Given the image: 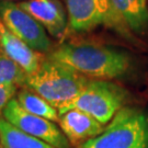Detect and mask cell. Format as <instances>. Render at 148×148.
Instances as JSON below:
<instances>
[{
    "mask_svg": "<svg viewBox=\"0 0 148 148\" xmlns=\"http://www.w3.org/2000/svg\"><path fill=\"white\" fill-rule=\"evenodd\" d=\"M0 18L5 27L32 49L38 53L48 52L51 41L45 27L18 3L9 0L0 1Z\"/></svg>",
    "mask_w": 148,
    "mask_h": 148,
    "instance_id": "obj_6",
    "label": "cell"
},
{
    "mask_svg": "<svg viewBox=\"0 0 148 148\" xmlns=\"http://www.w3.org/2000/svg\"><path fill=\"white\" fill-rule=\"evenodd\" d=\"M0 49L14 60L27 75L36 73L43 62L41 54L32 49L5 25L0 18Z\"/></svg>",
    "mask_w": 148,
    "mask_h": 148,
    "instance_id": "obj_11",
    "label": "cell"
},
{
    "mask_svg": "<svg viewBox=\"0 0 148 148\" xmlns=\"http://www.w3.org/2000/svg\"><path fill=\"white\" fill-rule=\"evenodd\" d=\"M127 98L125 89L108 80H89L85 89L68 104L58 110L59 115L77 109L95 117L102 125L109 124L123 108Z\"/></svg>",
    "mask_w": 148,
    "mask_h": 148,
    "instance_id": "obj_4",
    "label": "cell"
},
{
    "mask_svg": "<svg viewBox=\"0 0 148 148\" xmlns=\"http://www.w3.org/2000/svg\"><path fill=\"white\" fill-rule=\"evenodd\" d=\"M18 5L36 19L51 35L62 36L66 31L67 18L58 0H24Z\"/></svg>",
    "mask_w": 148,
    "mask_h": 148,
    "instance_id": "obj_9",
    "label": "cell"
},
{
    "mask_svg": "<svg viewBox=\"0 0 148 148\" xmlns=\"http://www.w3.org/2000/svg\"><path fill=\"white\" fill-rule=\"evenodd\" d=\"M89 80L71 66L48 56L36 73L27 76L25 87L59 110L74 100Z\"/></svg>",
    "mask_w": 148,
    "mask_h": 148,
    "instance_id": "obj_2",
    "label": "cell"
},
{
    "mask_svg": "<svg viewBox=\"0 0 148 148\" xmlns=\"http://www.w3.org/2000/svg\"><path fill=\"white\" fill-rule=\"evenodd\" d=\"M49 57L71 66L89 79H114L126 74L131 66V58L125 52L89 43L64 44Z\"/></svg>",
    "mask_w": 148,
    "mask_h": 148,
    "instance_id": "obj_1",
    "label": "cell"
},
{
    "mask_svg": "<svg viewBox=\"0 0 148 148\" xmlns=\"http://www.w3.org/2000/svg\"><path fill=\"white\" fill-rule=\"evenodd\" d=\"M29 75L18 64L0 53V85L24 86Z\"/></svg>",
    "mask_w": 148,
    "mask_h": 148,
    "instance_id": "obj_14",
    "label": "cell"
},
{
    "mask_svg": "<svg viewBox=\"0 0 148 148\" xmlns=\"http://www.w3.org/2000/svg\"><path fill=\"white\" fill-rule=\"evenodd\" d=\"M58 123L70 144L77 146L98 136L104 130V126L95 117L77 109L60 114Z\"/></svg>",
    "mask_w": 148,
    "mask_h": 148,
    "instance_id": "obj_10",
    "label": "cell"
},
{
    "mask_svg": "<svg viewBox=\"0 0 148 148\" xmlns=\"http://www.w3.org/2000/svg\"><path fill=\"white\" fill-rule=\"evenodd\" d=\"M109 27L128 29L136 34L148 31V8L146 0H109Z\"/></svg>",
    "mask_w": 148,
    "mask_h": 148,
    "instance_id": "obj_8",
    "label": "cell"
},
{
    "mask_svg": "<svg viewBox=\"0 0 148 148\" xmlns=\"http://www.w3.org/2000/svg\"><path fill=\"white\" fill-rule=\"evenodd\" d=\"M16 100L25 111L32 114L45 117L53 122L59 121L58 110L32 90L27 88L22 89L16 95Z\"/></svg>",
    "mask_w": 148,
    "mask_h": 148,
    "instance_id": "obj_13",
    "label": "cell"
},
{
    "mask_svg": "<svg viewBox=\"0 0 148 148\" xmlns=\"http://www.w3.org/2000/svg\"><path fill=\"white\" fill-rule=\"evenodd\" d=\"M16 85H0V117H2L3 109L12 100L16 92Z\"/></svg>",
    "mask_w": 148,
    "mask_h": 148,
    "instance_id": "obj_15",
    "label": "cell"
},
{
    "mask_svg": "<svg viewBox=\"0 0 148 148\" xmlns=\"http://www.w3.org/2000/svg\"><path fill=\"white\" fill-rule=\"evenodd\" d=\"M0 148H5V146H3V144L1 143V142H0Z\"/></svg>",
    "mask_w": 148,
    "mask_h": 148,
    "instance_id": "obj_16",
    "label": "cell"
},
{
    "mask_svg": "<svg viewBox=\"0 0 148 148\" xmlns=\"http://www.w3.org/2000/svg\"><path fill=\"white\" fill-rule=\"evenodd\" d=\"M0 1H2V0H0ZM9 1H12V0H9ZM20 1H24V0H20Z\"/></svg>",
    "mask_w": 148,
    "mask_h": 148,
    "instance_id": "obj_17",
    "label": "cell"
},
{
    "mask_svg": "<svg viewBox=\"0 0 148 148\" xmlns=\"http://www.w3.org/2000/svg\"><path fill=\"white\" fill-rule=\"evenodd\" d=\"M69 29L74 32L90 31L109 23V0H65Z\"/></svg>",
    "mask_w": 148,
    "mask_h": 148,
    "instance_id": "obj_7",
    "label": "cell"
},
{
    "mask_svg": "<svg viewBox=\"0 0 148 148\" xmlns=\"http://www.w3.org/2000/svg\"><path fill=\"white\" fill-rule=\"evenodd\" d=\"M77 148H148V115L137 108L123 106L101 134Z\"/></svg>",
    "mask_w": 148,
    "mask_h": 148,
    "instance_id": "obj_3",
    "label": "cell"
},
{
    "mask_svg": "<svg viewBox=\"0 0 148 148\" xmlns=\"http://www.w3.org/2000/svg\"><path fill=\"white\" fill-rule=\"evenodd\" d=\"M2 117L19 131L54 147L71 148L68 138L53 121L25 111L16 99H12L5 106Z\"/></svg>",
    "mask_w": 148,
    "mask_h": 148,
    "instance_id": "obj_5",
    "label": "cell"
},
{
    "mask_svg": "<svg viewBox=\"0 0 148 148\" xmlns=\"http://www.w3.org/2000/svg\"><path fill=\"white\" fill-rule=\"evenodd\" d=\"M0 142L5 148H56L19 131L3 117H0Z\"/></svg>",
    "mask_w": 148,
    "mask_h": 148,
    "instance_id": "obj_12",
    "label": "cell"
}]
</instances>
